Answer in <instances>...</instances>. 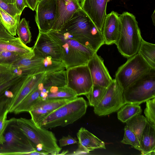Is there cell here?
<instances>
[{"label": "cell", "instance_id": "32", "mask_svg": "<svg viewBox=\"0 0 155 155\" xmlns=\"http://www.w3.org/2000/svg\"><path fill=\"white\" fill-rule=\"evenodd\" d=\"M124 130V135L121 143L130 145L140 151V142L136 134L126 125L125 127Z\"/></svg>", "mask_w": 155, "mask_h": 155}, {"label": "cell", "instance_id": "12", "mask_svg": "<svg viewBox=\"0 0 155 155\" xmlns=\"http://www.w3.org/2000/svg\"><path fill=\"white\" fill-rule=\"evenodd\" d=\"M32 49L43 58L49 57L56 61H62V52L58 43L48 33L39 31Z\"/></svg>", "mask_w": 155, "mask_h": 155}, {"label": "cell", "instance_id": "42", "mask_svg": "<svg viewBox=\"0 0 155 155\" xmlns=\"http://www.w3.org/2000/svg\"><path fill=\"white\" fill-rule=\"evenodd\" d=\"M5 2L7 4H14L16 0H2Z\"/></svg>", "mask_w": 155, "mask_h": 155}, {"label": "cell", "instance_id": "30", "mask_svg": "<svg viewBox=\"0 0 155 155\" xmlns=\"http://www.w3.org/2000/svg\"><path fill=\"white\" fill-rule=\"evenodd\" d=\"M16 33L21 41L26 45L31 41V35L30 29L29 22L25 18L19 21Z\"/></svg>", "mask_w": 155, "mask_h": 155}, {"label": "cell", "instance_id": "45", "mask_svg": "<svg viewBox=\"0 0 155 155\" xmlns=\"http://www.w3.org/2000/svg\"><path fill=\"white\" fill-rule=\"evenodd\" d=\"M41 0H39V2L40 1H41Z\"/></svg>", "mask_w": 155, "mask_h": 155}, {"label": "cell", "instance_id": "40", "mask_svg": "<svg viewBox=\"0 0 155 155\" xmlns=\"http://www.w3.org/2000/svg\"><path fill=\"white\" fill-rule=\"evenodd\" d=\"M15 4L16 8L22 12L25 7H28L25 0H16Z\"/></svg>", "mask_w": 155, "mask_h": 155}, {"label": "cell", "instance_id": "1", "mask_svg": "<svg viewBox=\"0 0 155 155\" xmlns=\"http://www.w3.org/2000/svg\"><path fill=\"white\" fill-rule=\"evenodd\" d=\"M59 31L68 34L72 38L95 53L105 44L102 32L81 8L74 14Z\"/></svg>", "mask_w": 155, "mask_h": 155}, {"label": "cell", "instance_id": "19", "mask_svg": "<svg viewBox=\"0 0 155 155\" xmlns=\"http://www.w3.org/2000/svg\"><path fill=\"white\" fill-rule=\"evenodd\" d=\"M3 51L15 53L26 57L33 51L32 48L23 43L18 37L13 40H0V52Z\"/></svg>", "mask_w": 155, "mask_h": 155}, {"label": "cell", "instance_id": "17", "mask_svg": "<svg viewBox=\"0 0 155 155\" xmlns=\"http://www.w3.org/2000/svg\"><path fill=\"white\" fill-rule=\"evenodd\" d=\"M120 29V22L118 14L112 11L106 15L102 30L105 44H115L118 40Z\"/></svg>", "mask_w": 155, "mask_h": 155}, {"label": "cell", "instance_id": "35", "mask_svg": "<svg viewBox=\"0 0 155 155\" xmlns=\"http://www.w3.org/2000/svg\"><path fill=\"white\" fill-rule=\"evenodd\" d=\"M31 119L36 124H38L50 113L39 108H32L28 112Z\"/></svg>", "mask_w": 155, "mask_h": 155}, {"label": "cell", "instance_id": "27", "mask_svg": "<svg viewBox=\"0 0 155 155\" xmlns=\"http://www.w3.org/2000/svg\"><path fill=\"white\" fill-rule=\"evenodd\" d=\"M74 99L40 100L34 104L30 110L39 108L51 113Z\"/></svg>", "mask_w": 155, "mask_h": 155}, {"label": "cell", "instance_id": "10", "mask_svg": "<svg viewBox=\"0 0 155 155\" xmlns=\"http://www.w3.org/2000/svg\"><path fill=\"white\" fill-rule=\"evenodd\" d=\"M66 86L75 92L78 96L85 95L93 85L89 68L87 64L78 66L66 70Z\"/></svg>", "mask_w": 155, "mask_h": 155}, {"label": "cell", "instance_id": "3", "mask_svg": "<svg viewBox=\"0 0 155 155\" xmlns=\"http://www.w3.org/2000/svg\"><path fill=\"white\" fill-rule=\"evenodd\" d=\"M88 105L83 97H77L49 113L37 125L48 129L72 124L85 114Z\"/></svg>", "mask_w": 155, "mask_h": 155}, {"label": "cell", "instance_id": "25", "mask_svg": "<svg viewBox=\"0 0 155 155\" xmlns=\"http://www.w3.org/2000/svg\"><path fill=\"white\" fill-rule=\"evenodd\" d=\"M21 15L12 16L0 8L1 22L7 31L13 36L16 35V29Z\"/></svg>", "mask_w": 155, "mask_h": 155}, {"label": "cell", "instance_id": "34", "mask_svg": "<svg viewBox=\"0 0 155 155\" xmlns=\"http://www.w3.org/2000/svg\"><path fill=\"white\" fill-rule=\"evenodd\" d=\"M24 57L15 53L0 52V64H12Z\"/></svg>", "mask_w": 155, "mask_h": 155}, {"label": "cell", "instance_id": "28", "mask_svg": "<svg viewBox=\"0 0 155 155\" xmlns=\"http://www.w3.org/2000/svg\"><path fill=\"white\" fill-rule=\"evenodd\" d=\"M147 121L143 116L137 115L126 122V125L137 136L140 142Z\"/></svg>", "mask_w": 155, "mask_h": 155}, {"label": "cell", "instance_id": "24", "mask_svg": "<svg viewBox=\"0 0 155 155\" xmlns=\"http://www.w3.org/2000/svg\"><path fill=\"white\" fill-rule=\"evenodd\" d=\"M118 111V119L123 123H126L134 117L141 114L142 109L139 105L126 104Z\"/></svg>", "mask_w": 155, "mask_h": 155}, {"label": "cell", "instance_id": "29", "mask_svg": "<svg viewBox=\"0 0 155 155\" xmlns=\"http://www.w3.org/2000/svg\"><path fill=\"white\" fill-rule=\"evenodd\" d=\"M107 88L96 85H93L90 91L85 96L88 100V104L94 107L101 100Z\"/></svg>", "mask_w": 155, "mask_h": 155}, {"label": "cell", "instance_id": "4", "mask_svg": "<svg viewBox=\"0 0 155 155\" xmlns=\"http://www.w3.org/2000/svg\"><path fill=\"white\" fill-rule=\"evenodd\" d=\"M18 125L37 150L48 155L59 154L61 148L57 143L54 134L41 127L31 119L17 118Z\"/></svg>", "mask_w": 155, "mask_h": 155}, {"label": "cell", "instance_id": "21", "mask_svg": "<svg viewBox=\"0 0 155 155\" xmlns=\"http://www.w3.org/2000/svg\"><path fill=\"white\" fill-rule=\"evenodd\" d=\"M141 155H155V128L148 122L140 142Z\"/></svg>", "mask_w": 155, "mask_h": 155}, {"label": "cell", "instance_id": "8", "mask_svg": "<svg viewBox=\"0 0 155 155\" xmlns=\"http://www.w3.org/2000/svg\"><path fill=\"white\" fill-rule=\"evenodd\" d=\"M152 68L137 53L128 58L117 70L115 79L124 91L140 77Z\"/></svg>", "mask_w": 155, "mask_h": 155}, {"label": "cell", "instance_id": "23", "mask_svg": "<svg viewBox=\"0 0 155 155\" xmlns=\"http://www.w3.org/2000/svg\"><path fill=\"white\" fill-rule=\"evenodd\" d=\"M41 82L45 88L52 86L59 87L66 86V70H63L51 73H45Z\"/></svg>", "mask_w": 155, "mask_h": 155}, {"label": "cell", "instance_id": "39", "mask_svg": "<svg viewBox=\"0 0 155 155\" xmlns=\"http://www.w3.org/2000/svg\"><path fill=\"white\" fill-rule=\"evenodd\" d=\"M16 38L8 33L1 22L0 21V40H10Z\"/></svg>", "mask_w": 155, "mask_h": 155}, {"label": "cell", "instance_id": "14", "mask_svg": "<svg viewBox=\"0 0 155 155\" xmlns=\"http://www.w3.org/2000/svg\"><path fill=\"white\" fill-rule=\"evenodd\" d=\"M57 16L52 31H60L74 14L81 8L78 0H56Z\"/></svg>", "mask_w": 155, "mask_h": 155}, {"label": "cell", "instance_id": "43", "mask_svg": "<svg viewBox=\"0 0 155 155\" xmlns=\"http://www.w3.org/2000/svg\"><path fill=\"white\" fill-rule=\"evenodd\" d=\"M151 18L153 22V25H155V10H154L153 13L152 15Z\"/></svg>", "mask_w": 155, "mask_h": 155}, {"label": "cell", "instance_id": "18", "mask_svg": "<svg viewBox=\"0 0 155 155\" xmlns=\"http://www.w3.org/2000/svg\"><path fill=\"white\" fill-rule=\"evenodd\" d=\"M45 74V72H42L28 76L25 78L20 89L10 104L8 113L13 112L20 103L41 81Z\"/></svg>", "mask_w": 155, "mask_h": 155}, {"label": "cell", "instance_id": "36", "mask_svg": "<svg viewBox=\"0 0 155 155\" xmlns=\"http://www.w3.org/2000/svg\"><path fill=\"white\" fill-rule=\"evenodd\" d=\"M0 8L12 16L21 14L22 12L16 8L15 4H7L2 0H0Z\"/></svg>", "mask_w": 155, "mask_h": 155}, {"label": "cell", "instance_id": "5", "mask_svg": "<svg viewBox=\"0 0 155 155\" xmlns=\"http://www.w3.org/2000/svg\"><path fill=\"white\" fill-rule=\"evenodd\" d=\"M119 17L120 29L115 44L120 54L128 58L137 53L143 38L134 15L124 12Z\"/></svg>", "mask_w": 155, "mask_h": 155}, {"label": "cell", "instance_id": "9", "mask_svg": "<svg viewBox=\"0 0 155 155\" xmlns=\"http://www.w3.org/2000/svg\"><path fill=\"white\" fill-rule=\"evenodd\" d=\"M123 92L117 81L113 79L101 101L94 107V113L99 116H106L118 111L125 104Z\"/></svg>", "mask_w": 155, "mask_h": 155}, {"label": "cell", "instance_id": "41", "mask_svg": "<svg viewBox=\"0 0 155 155\" xmlns=\"http://www.w3.org/2000/svg\"><path fill=\"white\" fill-rule=\"evenodd\" d=\"M39 0H25L27 5L33 11H35Z\"/></svg>", "mask_w": 155, "mask_h": 155}, {"label": "cell", "instance_id": "33", "mask_svg": "<svg viewBox=\"0 0 155 155\" xmlns=\"http://www.w3.org/2000/svg\"><path fill=\"white\" fill-rule=\"evenodd\" d=\"M144 114L147 122L155 128V97L146 101Z\"/></svg>", "mask_w": 155, "mask_h": 155}, {"label": "cell", "instance_id": "20", "mask_svg": "<svg viewBox=\"0 0 155 155\" xmlns=\"http://www.w3.org/2000/svg\"><path fill=\"white\" fill-rule=\"evenodd\" d=\"M44 89L45 92L41 93V100L74 99L78 97L74 91L67 86H52Z\"/></svg>", "mask_w": 155, "mask_h": 155}, {"label": "cell", "instance_id": "31", "mask_svg": "<svg viewBox=\"0 0 155 155\" xmlns=\"http://www.w3.org/2000/svg\"><path fill=\"white\" fill-rule=\"evenodd\" d=\"M42 63L46 73L57 72L66 69L62 61H54L49 57L43 58Z\"/></svg>", "mask_w": 155, "mask_h": 155}, {"label": "cell", "instance_id": "7", "mask_svg": "<svg viewBox=\"0 0 155 155\" xmlns=\"http://www.w3.org/2000/svg\"><path fill=\"white\" fill-rule=\"evenodd\" d=\"M125 104L140 105L155 97V69L152 68L124 91Z\"/></svg>", "mask_w": 155, "mask_h": 155}, {"label": "cell", "instance_id": "44", "mask_svg": "<svg viewBox=\"0 0 155 155\" xmlns=\"http://www.w3.org/2000/svg\"><path fill=\"white\" fill-rule=\"evenodd\" d=\"M1 21V17H0V21Z\"/></svg>", "mask_w": 155, "mask_h": 155}, {"label": "cell", "instance_id": "38", "mask_svg": "<svg viewBox=\"0 0 155 155\" xmlns=\"http://www.w3.org/2000/svg\"><path fill=\"white\" fill-rule=\"evenodd\" d=\"M59 146L62 147L68 145L78 143V141L76 138H74L70 135L63 136L59 140Z\"/></svg>", "mask_w": 155, "mask_h": 155}, {"label": "cell", "instance_id": "11", "mask_svg": "<svg viewBox=\"0 0 155 155\" xmlns=\"http://www.w3.org/2000/svg\"><path fill=\"white\" fill-rule=\"evenodd\" d=\"M35 10V21L39 31L47 33L51 30L57 16L56 0H41Z\"/></svg>", "mask_w": 155, "mask_h": 155}, {"label": "cell", "instance_id": "6", "mask_svg": "<svg viewBox=\"0 0 155 155\" xmlns=\"http://www.w3.org/2000/svg\"><path fill=\"white\" fill-rule=\"evenodd\" d=\"M3 137L0 144V155H31L38 151L20 128L15 118L8 120Z\"/></svg>", "mask_w": 155, "mask_h": 155}, {"label": "cell", "instance_id": "22", "mask_svg": "<svg viewBox=\"0 0 155 155\" xmlns=\"http://www.w3.org/2000/svg\"><path fill=\"white\" fill-rule=\"evenodd\" d=\"M43 88L42 84L40 83L20 103L13 113L18 114L23 112H28L32 106L40 100L41 91Z\"/></svg>", "mask_w": 155, "mask_h": 155}, {"label": "cell", "instance_id": "2", "mask_svg": "<svg viewBox=\"0 0 155 155\" xmlns=\"http://www.w3.org/2000/svg\"><path fill=\"white\" fill-rule=\"evenodd\" d=\"M59 45L62 52V61L66 69L87 64L95 53L72 38L69 34L51 30L47 33Z\"/></svg>", "mask_w": 155, "mask_h": 155}, {"label": "cell", "instance_id": "15", "mask_svg": "<svg viewBox=\"0 0 155 155\" xmlns=\"http://www.w3.org/2000/svg\"><path fill=\"white\" fill-rule=\"evenodd\" d=\"M108 0H81V9L102 32Z\"/></svg>", "mask_w": 155, "mask_h": 155}, {"label": "cell", "instance_id": "26", "mask_svg": "<svg viewBox=\"0 0 155 155\" xmlns=\"http://www.w3.org/2000/svg\"><path fill=\"white\" fill-rule=\"evenodd\" d=\"M137 53L139 54L153 69H155V45L143 39Z\"/></svg>", "mask_w": 155, "mask_h": 155}, {"label": "cell", "instance_id": "37", "mask_svg": "<svg viewBox=\"0 0 155 155\" xmlns=\"http://www.w3.org/2000/svg\"><path fill=\"white\" fill-rule=\"evenodd\" d=\"M8 113L6 112L3 116L0 117V144H2L4 141L3 134L8 121L7 119Z\"/></svg>", "mask_w": 155, "mask_h": 155}, {"label": "cell", "instance_id": "16", "mask_svg": "<svg viewBox=\"0 0 155 155\" xmlns=\"http://www.w3.org/2000/svg\"><path fill=\"white\" fill-rule=\"evenodd\" d=\"M77 136L78 148L76 151L86 154L97 149H105V143L84 127H81Z\"/></svg>", "mask_w": 155, "mask_h": 155}, {"label": "cell", "instance_id": "13", "mask_svg": "<svg viewBox=\"0 0 155 155\" xmlns=\"http://www.w3.org/2000/svg\"><path fill=\"white\" fill-rule=\"evenodd\" d=\"M87 65L90 71L93 85L107 88L113 79L104 64L103 59L95 53Z\"/></svg>", "mask_w": 155, "mask_h": 155}]
</instances>
